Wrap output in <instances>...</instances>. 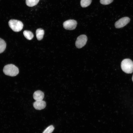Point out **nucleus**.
Here are the masks:
<instances>
[{
  "label": "nucleus",
  "instance_id": "f257e3e1",
  "mask_svg": "<svg viewBox=\"0 0 133 133\" xmlns=\"http://www.w3.org/2000/svg\"><path fill=\"white\" fill-rule=\"evenodd\" d=\"M121 66L122 70L126 73L131 74L133 72V62L129 59L123 60L121 62Z\"/></svg>",
  "mask_w": 133,
  "mask_h": 133
},
{
  "label": "nucleus",
  "instance_id": "f03ea898",
  "mask_svg": "<svg viewBox=\"0 0 133 133\" xmlns=\"http://www.w3.org/2000/svg\"><path fill=\"white\" fill-rule=\"evenodd\" d=\"M3 71L5 75L12 77L16 76L19 72L18 68L12 64H8L5 66Z\"/></svg>",
  "mask_w": 133,
  "mask_h": 133
},
{
  "label": "nucleus",
  "instance_id": "7ed1b4c3",
  "mask_svg": "<svg viewBox=\"0 0 133 133\" xmlns=\"http://www.w3.org/2000/svg\"><path fill=\"white\" fill-rule=\"evenodd\" d=\"M8 24L10 28L13 31L16 32L21 31L23 26L21 21L15 19L10 20L8 22Z\"/></svg>",
  "mask_w": 133,
  "mask_h": 133
},
{
  "label": "nucleus",
  "instance_id": "20e7f679",
  "mask_svg": "<svg viewBox=\"0 0 133 133\" xmlns=\"http://www.w3.org/2000/svg\"><path fill=\"white\" fill-rule=\"evenodd\" d=\"M87 40V36L84 34L80 35L78 36L76 41L75 44L76 47L80 49L86 44Z\"/></svg>",
  "mask_w": 133,
  "mask_h": 133
},
{
  "label": "nucleus",
  "instance_id": "39448f33",
  "mask_svg": "<svg viewBox=\"0 0 133 133\" xmlns=\"http://www.w3.org/2000/svg\"><path fill=\"white\" fill-rule=\"evenodd\" d=\"M77 24V22L75 20L69 19L65 21L63 25L65 29L67 30H72L76 28Z\"/></svg>",
  "mask_w": 133,
  "mask_h": 133
},
{
  "label": "nucleus",
  "instance_id": "423d86ee",
  "mask_svg": "<svg viewBox=\"0 0 133 133\" xmlns=\"http://www.w3.org/2000/svg\"><path fill=\"white\" fill-rule=\"evenodd\" d=\"M130 19L128 17H122L115 23V26L117 28H122L127 24L130 22Z\"/></svg>",
  "mask_w": 133,
  "mask_h": 133
},
{
  "label": "nucleus",
  "instance_id": "0eeeda50",
  "mask_svg": "<svg viewBox=\"0 0 133 133\" xmlns=\"http://www.w3.org/2000/svg\"><path fill=\"white\" fill-rule=\"evenodd\" d=\"M34 107L36 109L40 110L44 108L46 106V102L42 100L36 101L33 104Z\"/></svg>",
  "mask_w": 133,
  "mask_h": 133
},
{
  "label": "nucleus",
  "instance_id": "6e6552de",
  "mask_svg": "<svg viewBox=\"0 0 133 133\" xmlns=\"http://www.w3.org/2000/svg\"><path fill=\"white\" fill-rule=\"evenodd\" d=\"M44 97V93L40 90L36 91H35L33 94V98L36 101L42 100Z\"/></svg>",
  "mask_w": 133,
  "mask_h": 133
},
{
  "label": "nucleus",
  "instance_id": "1a4fd4ad",
  "mask_svg": "<svg viewBox=\"0 0 133 133\" xmlns=\"http://www.w3.org/2000/svg\"><path fill=\"white\" fill-rule=\"evenodd\" d=\"M44 31L41 28L37 29L36 32V37L37 40H40L43 38L44 34Z\"/></svg>",
  "mask_w": 133,
  "mask_h": 133
},
{
  "label": "nucleus",
  "instance_id": "9d476101",
  "mask_svg": "<svg viewBox=\"0 0 133 133\" xmlns=\"http://www.w3.org/2000/svg\"><path fill=\"white\" fill-rule=\"evenodd\" d=\"M23 34L25 37L27 39L31 40L33 37V35L31 31L25 30L23 32Z\"/></svg>",
  "mask_w": 133,
  "mask_h": 133
},
{
  "label": "nucleus",
  "instance_id": "9b49d317",
  "mask_svg": "<svg viewBox=\"0 0 133 133\" xmlns=\"http://www.w3.org/2000/svg\"><path fill=\"white\" fill-rule=\"evenodd\" d=\"M39 0H26V5L29 7H33L37 4Z\"/></svg>",
  "mask_w": 133,
  "mask_h": 133
},
{
  "label": "nucleus",
  "instance_id": "f8f14e48",
  "mask_svg": "<svg viewBox=\"0 0 133 133\" xmlns=\"http://www.w3.org/2000/svg\"><path fill=\"white\" fill-rule=\"evenodd\" d=\"M6 47V44L5 41L0 38V53L3 52Z\"/></svg>",
  "mask_w": 133,
  "mask_h": 133
},
{
  "label": "nucleus",
  "instance_id": "ddd939ff",
  "mask_svg": "<svg viewBox=\"0 0 133 133\" xmlns=\"http://www.w3.org/2000/svg\"><path fill=\"white\" fill-rule=\"evenodd\" d=\"M92 2V0H81L80 4L83 7H86L89 5Z\"/></svg>",
  "mask_w": 133,
  "mask_h": 133
},
{
  "label": "nucleus",
  "instance_id": "4468645a",
  "mask_svg": "<svg viewBox=\"0 0 133 133\" xmlns=\"http://www.w3.org/2000/svg\"><path fill=\"white\" fill-rule=\"evenodd\" d=\"M54 129V127L53 125H50L47 127L42 133H51Z\"/></svg>",
  "mask_w": 133,
  "mask_h": 133
},
{
  "label": "nucleus",
  "instance_id": "2eb2a0df",
  "mask_svg": "<svg viewBox=\"0 0 133 133\" xmlns=\"http://www.w3.org/2000/svg\"><path fill=\"white\" fill-rule=\"evenodd\" d=\"M113 0H100V2L102 4L106 5L111 3Z\"/></svg>",
  "mask_w": 133,
  "mask_h": 133
},
{
  "label": "nucleus",
  "instance_id": "dca6fc26",
  "mask_svg": "<svg viewBox=\"0 0 133 133\" xmlns=\"http://www.w3.org/2000/svg\"><path fill=\"white\" fill-rule=\"evenodd\" d=\"M132 80L133 82V75L132 77Z\"/></svg>",
  "mask_w": 133,
  "mask_h": 133
}]
</instances>
